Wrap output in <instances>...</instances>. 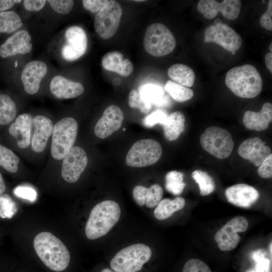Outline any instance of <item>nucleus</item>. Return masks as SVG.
<instances>
[{"instance_id": "obj_28", "label": "nucleus", "mask_w": 272, "mask_h": 272, "mask_svg": "<svg viewBox=\"0 0 272 272\" xmlns=\"http://www.w3.org/2000/svg\"><path fill=\"white\" fill-rule=\"evenodd\" d=\"M185 205V199L181 196L176 197L173 199L164 198L157 205L154 212V216L159 220H165L183 208Z\"/></svg>"}, {"instance_id": "obj_39", "label": "nucleus", "mask_w": 272, "mask_h": 272, "mask_svg": "<svg viewBox=\"0 0 272 272\" xmlns=\"http://www.w3.org/2000/svg\"><path fill=\"white\" fill-rule=\"evenodd\" d=\"M47 2L55 12L60 14H69L74 5V1L72 0H48Z\"/></svg>"}, {"instance_id": "obj_49", "label": "nucleus", "mask_w": 272, "mask_h": 272, "mask_svg": "<svg viewBox=\"0 0 272 272\" xmlns=\"http://www.w3.org/2000/svg\"><path fill=\"white\" fill-rule=\"evenodd\" d=\"M101 272H115V271H114L112 269L106 268L102 269Z\"/></svg>"}, {"instance_id": "obj_51", "label": "nucleus", "mask_w": 272, "mask_h": 272, "mask_svg": "<svg viewBox=\"0 0 272 272\" xmlns=\"http://www.w3.org/2000/svg\"><path fill=\"white\" fill-rule=\"evenodd\" d=\"M269 49L270 51V52H271L272 51V43H270V45H269Z\"/></svg>"}, {"instance_id": "obj_18", "label": "nucleus", "mask_w": 272, "mask_h": 272, "mask_svg": "<svg viewBox=\"0 0 272 272\" xmlns=\"http://www.w3.org/2000/svg\"><path fill=\"white\" fill-rule=\"evenodd\" d=\"M225 196L230 203L241 208H249L258 200L259 193L253 186L240 183L227 188Z\"/></svg>"}, {"instance_id": "obj_35", "label": "nucleus", "mask_w": 272, "mask_h": 272, "mask_svg": "<svg viewBox=\"0 0 272 272\" xmlns=\"http://www.w3.org/2000/svg\"><path fill=\"white\" fill-rule=\"evenodd\" d=\"M20 159L12 150L0 144V166L11 173L18 169Z\"/></svg>"}, {"instance_id": "obj_20", "label": "nucleus", "mask_w": 272, "mask_h": 272, "mask_svg": "<svg viewBox=\"0 0 272 272\" xmlns=\"http://www.w3.org/2000/svg\"><path fill=\"white\" fill-rule=\"evenodd\" d=\"M34 127L31 141V148L34 152L41 153L46 146L52 133L53 123L48 118L43 115H37L33 119Z\"/></svg>"}, {"instance_id": "obj_42", "label": "nucleus", "mask_w": 272, "mask_h": 272, "mask_svg": "<svg viewBox=\"0 0 272 272\" xmlns=\"http://www.w3.org/2000/svg\"><path fill=\"white\" fill-rule=\"evenodd\" d=\"M258 175L264 179L272 177V154H270L260 164L257 169Z\"/></svg>"}, {"instance_id": "obj_25", "label": "nucleus", "mask_w": 272, "mask_h": 272, "mask_svg": "<svg viewBox=\"0 0 272 272\" xmlns=\"http://www.w3.org/2000/svg\"><path fill=\"white\" fill-rule=\"evenodd\" d=\"M163 194V189L158 184H154L149 188L137 185L132 191L133 198L135 202L141 207L146 205L149 208L156 207L161 200Z\"/></svg>"}, {"instance_id": "obj_8", "label": "nucleus", "mask_w": 272, "mask_h": 272, "mask_svg": "<svg viewBox=\"0 0 272 272\" xmlns=\"http://www.w3.org/2000/svg\"><path fill=\"white\" fill-rule=\"evenodd\" d=\"M160 144L153 139H142L135 142L129 150L126 164L133 167H144L153 165L161 158Z\"/></svg>"}, {"instance_id": "obj_26", "label": "nucleus", "mask_w": 272, "mask_h": 272, "mask_svg": "<svg viewBox=\"0 0 272 272\" xmlns=\"http://www.w3.org/2000/svg\"><path fill=\"white\" fill-rule=\"evenodd\" d=\"M138 91L142 100L148 104L161 107L169 105V98L159 86L152 84L143 85L139 88Z\"/></svg>"}, {"instance_id": "obj_34", "label": "nucleus", "mask_w": 272, "mask_h": 272, "mask_svg": "<svg viewBox=\"0 0 272 272\" xmlns=\"http://www.w3.org/2000/svg\"><path fill=\"white\" fill-rule=\"evenodd\" d=\"M191 175L198 184L201 195H208L214 191L215 189L214 180L207 172L201 170H196L192 173Z\"/></svg>"}, {"instance_id": "obj_44", "label": "nucleus", "mask_w": 272, "mask_h": 272, "mask_svg": "<svg viewBox=\"0 0 272 272\" xmlns=\"http://www.w3.org/2000/svg\"><path fill=\"white\" fill-rule=\"evenodd\" d=\"M272 1L268 3L265 12L261 16L260 19V24L262 27L267 30H272Z\"/></svg>"}, {"instance_id": "obj_22", "label": "nucleus", "mask_w": 272, "mask_h": 272, "mask_svg": "<svg viewBox=\"0 0 272 272\" xmlns=\"http://www.w3.org/2000/svg\"><path fill=\"white\" fill-rule=\"evenodd\" d=\"M246 128L256 131L265 130L272 121V104L269 102L263 104L261 109L258 112L246 111L242 118Z\"/></svg>"}, {"instance_id": "obj_7", "label": "nucleus", "mask_w": 272, "mask_h": 272, "mask_svg": "<svg viewBox=\"0 0 272 272\" xmlns=\"http://www.w3.org/2000/svg\"><path fill=\"white\" fill-rule=\"evenodd\" d=\"M200 143L207 152L220 159L229 157L234 147L231 133L218 126L206 129L200 136Z\"/></svg>"}, {"instance_id": "obj_46", "label": "nucleus", "mask_w": 272, "mask_h": 272, "mask_svg": "<svg viewBox=\"0 0 272 272\" xmlns=\"http://www.w3.org/2000/svg\"><path fill=\"white\" fill-rule=\"evenodd\" d=\"M21 2L20 0H0V12H5L11 9L15 4Z\"/></svg>"}, {"instance_id": "obj_21", "label": "nucleus", "mask_w": 272, "mask_h": 272, "mask_svg": "<svg viewBox=\"0 0 272 272\" xmlns=\"http://www.w3.org/2000/svg\"><path fill=\"white\" fill-rule=\"evenodd\" d=\"M52 94L58 99H70L81 95L84 91L83 85L79 82L69 80L62 76H56L50 83Z\"/></svg>"}, {"instance_id": "obj_37", "label": "nucleus", "mask_w": 272, "mask_h": 272, "mask_svg": "<svg viewBox=\"0 0 272 272\" xmlns=\"http://www.w3.org/2000/svg\"><path fill=\"white\" fill-rule=\"evenodd\" d=\"M128 104L131 108H138L143 113H147L152 105L145 102L141 98L138 90H132L128 96Z\"/></svg>"}, {"instance_id": "obj_45", "label": "nucleus", "mask_w": 272, "mask_h": 272, "mask_svg": "<svg viewBox=\"0 0 272 272\" xmlns=\"http://www.w3.org/2000/svg\"><path fill=\"white\" fill-rule=\"evenodd\" d=\"M45 0H25L23 5L25 9L29 11H39L44 6Z\"/></svg>"}, {"instance_id": "obj_15", "label": "nucleus", "mask_w": 272, "mask_h": 272, "mask_svg": "<svg viewBox=\"0 0 272 272\" xmlns=\"http://www.w3.org/2000/svg\"><path fill=\"white\" fill-rule=\"evenodd\" d=\"M123 119V113L119 107L109 106L95 125L94 132L96 135L101 139L110 136L120 128Z\"/></svg>"}, {"instance_id": "obj_38", "label": "nucleus", "mask_w": 272, "mask_h": 272, "mask_svg": "<svg viewBox=\"0 0 272 272\" xmlns=\"http://www.w3.org/2000/svg\"><path fill=\"white\" fill-rule=\"evenodd\" d=\"M168 115L165 110L158 109L144 118L143 124L147 127H151L156 124L163 125Z\"/></svg>"}, {"instance_id": "obj_48", "label": "nucleus", "mask_w": 272, "mask_h": 272, "mask_svg": "<svg viewBox=\"0 0 272 272\" xmlns=\"http://www.w3.org/2000/svg\"><path fill=\"white\" fill-rule=\"evenodd\" d=\"M6 190V185L4 183L2 175L0 173V195L3 194Z\"/></svg>"}, {"instance_id": "obj_27", "label": "nucleus", "mask_w": 272, "mask_h": 272, "mask_svg": "<svg viewBox=\"0 0 272 272\" xmlns=\"http://www.w3.org/2000/svg\"><path fill=\"white\" fill-rule=\"evenodd\" d=\"M185 121V116L180 111H175L168 115L163 125L166 139L169 141L176 140L184 129Z\"/></svg>"}, {"instance_id": "obj_43", "label": "nucleus", "mask_w": 272, "mask_h": 272, "mask_svg": "<svg viewBox=\"0 0 272 272\" xmlns=\"http://www.w3.org/2000/svg\"><path fill=\"white\" fill-rule=\"evenodd\" d=\"M108 2L107 0H84L82 4L86 10L96 13L99 12Z\"/></svg>"}, {"instance_id": "obj_17", "label": "nucleus", "mask_w": 272, "mask_h": 272, "mask_svg": "<svg viewBox=\"0 0 272 272\" xmlns=\"http://www.w3.org/2000/svg\"><path fill=\"white\" fill-rule=\"evenodd\" d=\"M47 71V65L43 61L34 60L27 63L21 76L25 92L31 95L36 94Z\"/></svg>"}, {"instance_id": "obj_40", "label": "nucleus", "mask_w": 272, "mask_h": 272, "mask_svg": "<svg viewBox=\"0 0 272 272\" xmlns=\"http://www.w3.org/2000/svg\"><path fill=\"white\" fill-rule=\"evenodd\" d=\"M182 272H212L208 265L195 258L188 260L184 264Z\"/></svg>"}, {"instance_id": "obj_3", "label": "nucleus", "mask_w": 272, "mask_h": 272, "mask_svg": "<svg viewBox=\"0 0 272 272\" xmlns=\"http://www.w3.org/2000/svg\"><path fill=\"white\" fill-rule=\"evenodd\" d=\"M121 214L119 204L106 200L97 204L92 210L85 226V234L90 240L107 234L118 221Z\"/></svg>"}, {"instance_id": "obj_36", "label": "nucleus", "mask_w": 272, "mask_h": 272, "mask_svg": "<svg viewBox=\"0 0 272 272\" xmlns=\"http://www.w3.org/2000/svg\"><path fill=\"white\" fill-rule=\"evenodd\" d=\"M17 211L16 204L9 195H0V218H12Z\"/></svg>"}, {"instance_id": "obj_4", "label": "nucleus", "mask_w": 272, "mask_h": 272, "mask_svg": "<svg viewBox=\"0 0 272 272\" xmlns=\"http://www.w3.org/2000/svg\"><path fill=\"white\" fill-rule=\"evenodd\" d=\"M152 255L147 245L137 243L119 250L112 258L110 266L115 272H137L142 269Z\"/></svg>"}, {"instance_id": "obj_23", "label": "nucleus", "mask_w": 272, "mask_h": 272, "mask_svg": "<svg viewBox=\"0 0 272 272\" xmlns=\"http://www.w3.org/2000/svg\"><path fill=\"white\" fill-rule=\"evenodd\" d=\"M33 119L27 113L20 114L9 128L10 134L14 137L21 149L27 148L30 143L31 129Z\"/></svg>"}, {"instance_id": "obj_1", "label": "nucleus", "mask_w": 272, "mask_h": 272, "mask_svg": "<svg viewBox=\"0 0 272 272\" xmlns=\"http://www.w3.org/2000/svg\"><path fill=\"white\" fill-rule=\"evenodd\" d=\"M33 245L35 252L46 267L55 271L65 269L70 261V254L64 243L48 232L38 234Z\"/></svg>"}, {"instance_id": "obj_32", "label": "nucleus", "mask_w": 272, "mask_h": 272, "mask_svg": "<svg viewBox=\"0 0 272 272\" xmlns=\"http://www.w3.org/2000/svg\"><path fill=\"white\" fill-rule=\"evenodd\" d=\"M164 90L176 101L183 102L191 99L193 96V91L171 80H168Z\"/></svg>"}, {"instance_id": "obj_29", "label": "nucleus", "mask_w": 272, "mask_h": 272, "mask_svg": "<svg viewBox=\"0 0 272 272\" xmlns=\"http://www.w3.org/2000/svg\"><path fill=\"white\" fill-rule=\"evenodd\" d=\"M168 75L174 82L186 87H191L194 82L195 74L188 66L176 63L171 65L168 70Z\"/></svg>"}, {"instance_id": "obj_31", "label": "nucleus", "mask_w": 272, "mask_h": 272, "mask_svg": "<svg viewBox=\"0 0 272 272\" xmlns=\"http://www.w3.org/2000/svg\"><path fill=\"white\" fill-rule=\"evenodd\" d=\"M17 115V107L10 97L0 93V124L11 123Z\"/></svg>"}, {"instance_id": "obj_47", "label": "nucleus", "mask_w": 272, "mask_h": 272, "mask_svg": "<svg viewBox=\"0 0 272 272\" xmlns=\"http://www.w3.org/2000/svg\"><path fill=\"white\" fill-rule=\"evenodd\" d=\"M266 66L270 72L272 73V53H267L264 57Z\"/></svg>"}, {"instance_id": "obj_41", "label": "nucleus", "mask_w": 272, "mask_h": 272, "mask_svg": "<svg viewBox=\"0 0 272 272\" xmlns=\"http://www.w3.org/2000/svg\"><path fill=\"white\" fill-rule=\"evenodd\" d=\"M14 194L18 197L34 201L37 197L36 191L27 185H20L14 189Z\"/></svg>"}, {"instance_id": "obj_12", "label": "nucleus", "mask_w": 272, "mask_h": 272, "mask_svg": "<svg viewBox=\"0 0 272 272\" xmlns=\"http://www.w3.org/2000/svg\"><path fill=\"white\" fill-rule=\"evenodd\" d=\"M198 12L208 19H213L220 12L228 20L236 19L241 9L239 0H224L221 3L215 0H200L197 5Z\"/></svg>"}, {"instance_id": "obj_30", "label": "nucleus", "mask_w": 272, "mask_h": 272, "mask_svg": "<svg viewBox=\"0 0 272 272\" xmlns=\"http://www.w3.org/2000/svg\"><path fill=\"white\" fill-rule=\"evenodd\" d=\"M23 26L19 15L14 11L0 12V33H12Z\"/></svg>"}, {"instance_id": "obj_14", "label": "nucleus", "mask_w": 272, "mask_h": 272, "mask_svg": "<svg viewBox=\"0 0 272 272\" xmlns=\"http://www.w3.org/2000/svg\"><path fill=\"white\" fill-rule=\"evenodd\" d=\"M62 160V178L69 183L76 182L87 165L88 158L85 151L80 147H73Z\"/></svg>"}, {"instance_id": "obj_24", "label": "nucleus", "mask_w": 272, "mask_h": 272, "mask_svg": "<svg viewBox=\"0 0 272 272\" xmlns=\"http://www.w3.org/2000/svg\"><path fill=\"white\" fill-rule=\"evenodd\" d=\"M123 58V54L119 51L109 52L102 57V66L107 71L116 73L122 77H127L133 72V64L129 59Z\"/></svg>"}, {"instance_id": "obj_6", "label": "nucleus", "mask_w": 272, "mask_h": 272, "mask_svg": "<svg viewBox=\"0 0 272 272\" xmlns=\"http://www.w3.org/2000/svg\"><path fill=\"white\" fill-rule=\"evenodd\" d=\"M143 44L148 53L156 57H160L169 54L174 50L176 40L165 25L156 23L147 27Z\"/></svg>"}, {"instance_id": "obj_2", "label": "nucleus", "mask_w": 272, "mask_h": 272, "mask_svg": "<svg viewBox=\"0 0 272 272\" xmlns=\"http://www.w3.org/2000/svg\"><path fill=\"white\" fill-rule=\"evenodd\" d=\"M227 87L237 96L253 98L262 88V80L257 69L251 64L234 67L228 71L225 77Z\"/></svg>"}, {"instance_id": "obj_50", "label": "nucleus", "mask_w": 272, "mask_h": 272, "mask_svg": "<svg viewBox=\"0 0 272 272\" xmlns=\"http://www.w3.org/2000/svg\"><path fill=\"white\" fill-rule=\"evenodd\" d=\"M221 22H221V21L220 19H216V20H215V21H214V24H219V23H221Z\"/></svg>"}, {"instance_id": "obj_10", "label": "nucleus", "mask_w": 272, "mask_h": 272, "mask_svg": "<svg viewBox=\"0 0 272 272\" xmlns=\"http://www.w3.org/2000/svg\"><path fill=\"white\" fill-rule=\"evenodd\" d=\"M204 42L216 43L234 54L241 46V36L228 25L220 23L207 27L204 32Z\"/></svg>"}, {"instance_id": "obj_9", "label": "nucleus", "mask_w": 272, "mask_h": 272, "mask_svg": "<svg viewBox=\"0 0 272 272\" xmlns=\"http://www.w3.org/2000/svg\"><path fill=\"white\" fill-rule=\"evenodd\" d=\"M122 10L115 1H109L96 15L94 28L100 37L104 39L112 37L119 27Z\"/></svg>"}, {"instance_id": "obj_5", "label": "nucleus", "mask_w": 272, "mask_h": 272, "mask_svg": "<svg viewBox=\"0 0 272 272\" xmlns=\"http://www.w3.org/2000/svg\"><path fill=\"white\" fill-rule=\"evenodd\" d=\"M78 125L72 117H65L53 127L51 154L56 160H61L73 147L78 133Z\"/></svg>"}, {"instance_id": "obj_33", "label": "nucleus", "mask_w": 272, "mask_h": 272, "mask_svg": "<svg viewBox=\"0 0 272 272\" xmlns=\"http://www.w3.org/2000/svg\"><path fill=\"white\" fill-rule=\"evenodd\" d=\"M183 173L177 171L168 172L165 175V186L170 193L178 195L180 194L185 186Z\"/></svg>"}, {"instance_id": "obj_19", "label": "nucleus", "mask_w": 272, "mask_h": 272, "mask_svg": "<svg viewBox=\"0 0 272 272\" xmlns=\"http://www.w3.org/2000/svg\"><path fill=\"white\" fill-rule=\"evenodd\" d=\"M31 37L25 30L18 31L11 36L0 46V56L6 58L18 54L30 52L32 45L30 43Z\"/></svg>"}, {"instance_id": "obj_11", "label": "nucleus", "mask_w": 272, "mask_h": 272, "mask_svg": "<svg viewBox=\"0 0 272 272\" xmlns=\"http://www.w3.org/2000/svg\"><path fill=\"white\" fill-rule=\"evenodd\" d=\"M248 222L243 216H237L220 228L215 235V240L222 251H230L235 249L239 244L241 237L238 232L247 230Z\"/></svg>"}, {"instance_id": "obj_16", "label": "nucleus", "mask_w": 272, "mask_h": 272, "mask_svg": "<svg viewBox=\"0 0 272 272\" xmlns=\"http://www.w3.org/2000/svg\"><path fill=\"white\" fill-rule=\"evenodd\" d=\"M258 137L248 139L240 145L238 153L242 158L248 160L255 166L259 167L271 154L270 148Z\"/></svg>"}, {"instance_id": "obj_13", "label": "nucleus", "mask_w": 272, "mask_h": 272, "mask_svg": "<svg viewBox=\"0 0 272 272\" xmlns=\"http://www.w3.org/2000/svg\"><path fill=\"white\" fill-rule=\"evenodd\" d=\"M64 37L66 42L61 50L64 59L75 60L85 54L87 49L88 39L82 28L77 26L68 28L65 32Z\"/></svg>"}]
</instances>
